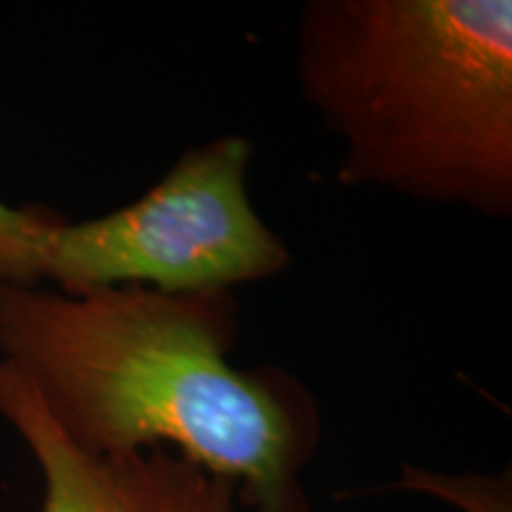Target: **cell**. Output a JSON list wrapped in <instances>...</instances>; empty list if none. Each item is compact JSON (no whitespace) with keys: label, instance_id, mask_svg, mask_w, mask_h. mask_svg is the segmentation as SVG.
Instances as JSON below:
<instances>
[{"label":"cell","instance_id":"1","mask_svg":"<svg viewBox=\"0 0 512 512\" xmlns=\"http://www.w3.org/2000/svg\"><path fill=\"white\" fill-rule=\"evenodd\" d=\"M238 335L233 292L0 283V361L76 446L169 448L230 479L252 512H311L316 396L283 368L233 366Z\"/></svg>","mask_w":512,"mask_h":512},{"label":"cell","instance_id":"2","mask_svg":"<svg viewBox=\"0 0 512 512\" xmlns=\"http://www.w3.org/2000/svg\"><path fill=\"white\" fill-rule=\"evenodd\" d=\"M294 72L337 183L512 214L510 0H311Z\"/></svg>","mask_w":512,"mask_h":512},{"label":"cell","instance_id":"3","mask_svg":"<svg viewBox=\"0 0 512 512\" xmlns=\"http://www.w3.org/2000/svg\"><path fill=\"white\" fill-rule=\"evenodd\" d=\"M249 162L247 138L219 136L188 147L138 200L93 219L60 216L43 249V283L64 294H200L275 278L292 254L249 200Z\"/></svg>","mask_w":512,"mask_h":512},{"label":"cell","instance_id":"4","mask_svg":"<svg viewBox=\"0 0 512 512\" xmlns=\"http://www.w3.org/2000/svg\"><path fill=\"white\" fill-rule=\"evenodd\" d=\"M0 415L36 458L41 512H245L240 489L169 448L88 453L50 418L31 384L0 361Z\"/></svg>","mask_w":512,"mask_h":512},{"label":"cell","instance_id":"5","mask_svg":"<svg viewBox=\"0 0 512 512\" xmlns=\"http://www.w3.org/2000/svg\"><path fill=\"white\" fill-rule=\"evenodd\" d=\"M392 489L432 496L460 512H512L510 470L494 475H482V472L446 475L418 465H403Z\"/></svg>","mask_w":512,"mask_h":512},{"label":"cell","instance_id":"6","mask_svg":"<svg viewBox=\"0 0 512 512\" xmlns=\"http://www.w3.org/2000/svg\"><path fill=\"white\" fill-rule=\"evenodd\" d=\"M57 219L41 207L0 200V283L43 285V249Z\"/></svg>","mask_w":512,"mask_h":512}]
</instances>
